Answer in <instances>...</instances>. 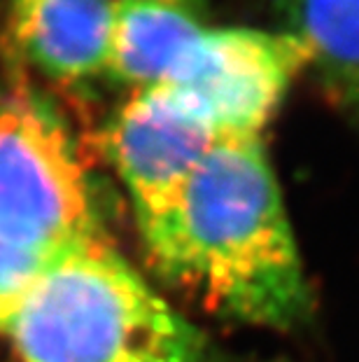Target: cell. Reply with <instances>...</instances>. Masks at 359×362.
<instances>
[{
  "mask_svg": "<svg viewBox=\"0 0 359 362\" xmlns=\"http://www.w3.org/2000/svg\"><path fill=\"white\" fill-rule=\"evenodd\" d=\"M142 245L159 276L221 318L289 329L310 313L262 134H219L173 213Z\"/></svg>",
  "mask_w": 359,
  "mask_h": 362,
  "instance_id": "1",
  "label": "cell"
},
{
  "mask_svg": "<svg viewBox=\"0 0 359 362\" xmlns=\"http://www.w3.org/2000/svg\"><path fill=\"white\" fill-rule=\"evenodd\" d=\"M10 334L24 362H219L210 339L105 238L42 274Z\"/></svg>",
  "mask_w": 359,
  "mask_h": 362,
  "instance_id": "2",
  "label": "cell"
},
{
  "mask_svg": "<svg viewBox=\"0 0 359 362\" xmlns=\"http://www.w3.org/2000/svg\"><path fill=\"white\" fill-rule=\"evenodd\" d=\"M0 241L49 259L103 241L71 136L28 91L0 103Z\"/></svg>",
  "mask_w": 359,
  "mask_h": 362,
  "instance_id": "3",
  "label": "cell"
},
{
  "mask_svg": "<svg viewBox=\"0 0 359 362\" xmlns=\"http://www.w3.org/2000/svg\"><path fill=\"white\" fill-rule=\"evenodd\" d=\"M217 136L192 98L166 84L133 89L114 110L103 148L128 192L142 238L168 220Z\"/></svg>",
  "mask_w": 359,
  "mask_h": 362,
  "instance_id": "4",
  "label": "cell"
},
{
  "mask_svg": "<svg viewBox=\"0 0 359 362\" xmlns=\"http://www.w3.org/2000/svg\"><path fill=\"white\" fill-rule=\"evenodd\" d=\"M305 68L303 45L285 30L203 26L166 87L192 98L217 134H262Z\"/></svg>",
  "mask_w": 359,
  "mask_h": 362,
  "instance_id": "5",
  "label": "cell"
},
{
  "mask_svg": "<svg viewBox=\"0 0 359 362\" xmlns=\"http://www.w3.org/2000/svg\"><path fill=\"white\" fill-rule=\"evenodd\" d=\"M117 0H12L10 26L21 54L61 82L108 68Z\"/></svg>",
  "mask_w": 359,
  "mask_h": 362,
  "instance_id": "6",
  "label": "cell"
},
{
  "mask_svg": "<svg viewBox=\"0 0 359 362\" xmlns=\"http://www.w3.org/2000/svg\"><path fill=\"white\" fill-rule=\"evenodd\" d=\"M203 30L196 7L173 0H117L105 75L133 89L166 84Z\"/></svg>",
  "mask_w": 359,
  "mask_h": 362,
  "instance_id": "7",
  "label": "cell"
},
{
  "mask_svg": "<svg viewBox=\"0 0 359 362\" xmlns=\"http://www.w3.org/2000/svg\"><path fill=\"white\" fill-rule=\"evenodd\" d=\"M285 33L343 105L359 110V0H278Z\"/></svg>",
  "mask_w": 359,
  "mask_h": 362,
  "instance_id": "8",
  "label": "cell"
},
{
  "mask_svg": "<svg viewBox=\"0 0 359 362\" xmlns=\"http://www.w3.org/2000/svg\"><path fill=\"white\" fill-rule=\"evenodd\" d=\"M54 262L0 241V332H10L30 290Z\"/></svg>",
  "mask_w": 359,
  "mask_h": 362,
  "instance_id": "9",
  "label": "cell"
},
{
  "mask_svg": "<svg viewBox=\"0 0 359 362\" xmlns=\"http://www.w3.org/2000/svg\"><path fill=\"white\" fill-rule=\"evenodd\" d=\"M173 3H185V5H192V7H196L198 0H173Z\"/></svg>",
  "mask_w": 359,
  "mask_h": 362,
  "instance_id": "10",
  "label": "cell"
}]
</instances>
